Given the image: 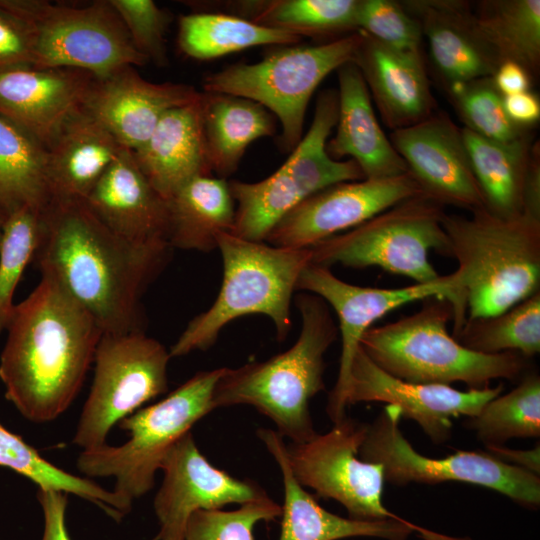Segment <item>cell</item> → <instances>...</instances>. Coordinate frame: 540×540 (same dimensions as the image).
<instances>
[{
    "mask_svg": "<svg viewBox=\"0 0 540 540\" xmlns=\"http://www.w3.org/2000/svg\"><path fill=\"white\" fill-rule=\"evenodd\" d=\"M170 246L131 243L106 228L84 201L51 200L40 213L32 262L103 333L143 331L142 294L164 267Z\"/></svg>",
    "mask_w": 540,
    "mask_h": 540,
    "instance_id": "obj_1",
    "label": "cell"
},
{
    "mask_svg": "<svg viewBox=\"0 0 540 540\" xmlns=\"http://www.w3.org/2000/svg\"><path fill=\"white\" fill-rule=\"evenodd\" d=\"M6 330L0 357L6 398L33 423L55 420L81 390L102 330L45 275L16 304Z\"/></svg>",
    "mask_w": 540,
    "mask_h": 540,
    "instance_id": "obj_2",
    "label": "cell"
},
{
    "mask_svg": "<svg viewBox=\"0 0 540 540\" xmlns=\"http://www.w3.org/2000/svg\"><path fill=\"white\" fill-rule=\"evenodd\" d=\"M296 304L301 331L296 343L283 353L238 368L224 367L212 395L213 409L246 404L256 408L291 442L312 439L310 400L325 388L324 355L336 340L338 327L320 297L300 294Z\"/></svg>",
    "mask_w": 540,
    "mask_h": 540,
    "instance_id": "obj_3",
    "label": "cell"
},
{
    "mask_svg": "<svg viewBox=\"0 0 540 540\" xmlns=\"http://www.w3.org/2000/svg\"><path fill=\"white\" fill-rule=\"evenodd\" d=\"M467 318L499 314L540 291V219L503 218L486 209L442 220Z\"/></svg>",
    "mask_w": 540,
    "mask_h": 540,
    "instance_id": "obj_4",
    "label": "cell"
},
{
    "mask_svg": "<svg viewBox=\"0 0 540 540\" xmlns=\"http://www.w3.org/2000/svg\"><path fill=\"white\" fill-rule=\"evenodd\" d=\"M423 301L417 312L371 327L361 338V348L382 370L412 383L462 382L469 389H484L496 379L520 380L528 371L529 359L517 352L483 354L464 347L447 330L451 303Z\"/></svg>",
    "mask_w": 540,
    "mask_h": 540,
    "instance_id": "obj_5",
    "label": "cell"
},
{
    "mask_svg": "<svg viewBox=\"0 0 540 540\" xmlns=\"http://www.w3.org/2000/svg\"><path fill=\"white\" fill-rule=\"evenodd\" d=\"M217 248L223 262L219 294L188 323L169 350L171 357L207 350L227 323L248 314L268 316L279 341L289 333L290 303L301 272L311 263L310 248L266 245L229 232L218 235Z\"/></svg>",
    "mask_w": 540,
    "mask_h": 540,
    "instance_id": "obj_6",
    "label": "cell"
},
{
    "mask_svg": "<svg viewBox=\"0 0 540 540\" xmlns=\"http://www.w3.org/2000/svg\"><path fill=\"white\" fill-rule=\"evenodd\" d=\"M223 371L198 372L164 399L122 419L118 425L129 439L119 446L82 450L78 470L88 478H114L113 491L131 502L144 496L169 450L214 410L213 390Z\"/></svg>",
    "mask_w": 540,
    "mask_h": 540,
    "instance_id": "obj_7",
    "label": "cell"
},
{
    "mask_svg": "<svg viewBox=\"0 0 540 540\" xmlns=\"http://www.w3.org/2000/svg\"><path fill=\"white\" fill-rule=\"evenodd\" d=\"M337 116L338 92H321L309 130L278 170L254 183L229 182L236 204L231 234L262 242L286 214L313 194L336 183L365 179L354 160H334L326 151Z\"/></svg>",
    "mask_w": 540,
    "mask_h": 540,
    "instance_id": "obj_8",
    "label": "cell"
},
{
    "mask_svg": "<svg viewBox=\"0 0 540 540\" xmlns=\"http://www.w3.org/2000/svg\"><path fill=\"white\" fill-rule=\"evenodd\" d=\"M359 30L318 45H287L253 64L237 63L208 75L204 92L243 97L266 108L281 125V145L293 150L302 139L308 103L319 84L353 61Z\"/></svg>",
    "mask_w": 540,
    "mask_h": 540,
    "instance_id": "obj_9",
    "label": "cell"
},
{
    "mask_svg": "<svg viewBox=\"0 0 540 540\" xmlns=\"http://www.w3.org/2000/svg\"><path fill=\"white\" fill-rule=\"evenodd\" d=\"M443 207L423 193L413 196L310 247L311 263L327 268L377 266L418 284L432 283L441 275L429 260L430 250L449 256Z\"/></svg>",
    "mask_w": 540,
    "mask_h": 540,
    "instance_id": "obj_10",
    "label": "cell"
},
{
    "mask_svg": "<svg viewBox=\"0 0 540 540\" xmlns=\"http://www.w3.org/2000/svg\"><path fill=\"white\" fill-rule=\"evenodd\" d=\"M27 24L33 66L68 67L101 77L148 61L134 47L110 0L85 5L46 0H0Z\"/></svg>",
    "mask_w": 540,
    "mask_h": 540,
    "instance_id": "obj_11",
    "label": "cell"
},
{
    "mask_svg": "<svg viewBox=\"0 0 540 540\" xmlns=\"http://www.w3.org/2000/svg\"><path fill=\"white\" fill-rule=\"evenodd\" d=\"M170 352L143 331L103 333L94 355V378L73 443L101 447L122 419L168 390Z\"/></svg>",
    "mask_w": 540,
    "mask_h": 540,
    "instance_id": "obj_12",
    "label": "cell"
},
{
    "mask_svg": "<svg viewBox=\"0 0 540 540\" xmlns=\"http://www.w3.org/2000/svg\"><path fill=\"white\" fill-rule=\"evenodd\" d=\"M401 418L397 407L386 405L374 421L368 423L359 450L361 460L382 466L385 481L399 486L413 482L469 483L497 491L526 508L539 507V475L506 464L486 451H456L444 458L422 455L403 435Z\"/></svg>",
    "mask_w": 540,
    "mask_h": 540,
    "instance_id": "obj_13",
    "label": "cell"
},
{
    "mask_svg": "<svg viewBox=\"0 0 540 540\" xmlns=\"http://www.w3.org/2000/svg\"><path fill=\"white\" fill-rule=\"evenodd\" d=\"M296 290L323 299L336 312L341 334L338 377L326 407L333 424L346 417L347 392L352 361L360 341L373 323L405 304L431 297L447 299L453 308V332L456 335L467 318L465 295L456 271L426 284L401 288H374L347 283L329 268L309 263L301 272Z\"/></svg>",
    "mask_w": 540,
    "mask_h": 540,
    "instance_id": "obj_14",
    "label": "cell"
},
{
    "mask_svg": "<svg viewBox=\"0 0 540 540\" xmlns=\"http://www.w3.org/2000/svg\"><path fill=\"white\" fill-rule=\"evenodd\" d=\"M367 429V423L346 416L325 434L290 442L285 451L291 472L302 487L340 503L351 519L405 521L383 503L382 466L359 457Z\"/></svg>",
    "mask_w": 540,
    "mask_h": 540,
    "instance_id": "obj_15",
    "label": "cell"
},
{
    "mask_svg": "<svg viewBox=\"0 0 540 540\" xmlns=\"http://www.w3.org/2000/svg\"><path fill=\"white\" fill-rule=\"evenodd\" d=\"M419 194L422 191L409 172L389 178L336 183L286 214L266 240L282 248H310Z\"/></svg>",
    "mask_w": 540,
    "mask_h": 540,
    "instance_id": "obj_16",
    "label": "cell"
},
{
    "mask_svg": "<svg viewBox=\"0 0 540 540\" xmlns=\"http://www.w3.org/2000/svg\"><path fill=\"white\" fill-rule=\"evenodd\" d=\"M160 469L163 481L153 502L160 529L152 540H183L187 521L197 510L222 509L268 496L256 482L213 466L191 431L169 450Z\"/></svg>",
    "mask_w": 540,
    "mask_h": 540,
    "instance_id": "obj_17",
    "label": "cell"
},
{
    "mask_svg": "<svg viewBox=\"0 0 540 540\" xmlns=\"http://www.w3.org/2000/svg\"><path fill=\"white\" fill-rule=\"evenodd\" d=\"M503 384L461 391L450 385L419 384L396 378L377 366L359 346L347 392V406L360 402H383L397 407L401 416L414 420L436 444L451 437L453 419L476 416Z\"/></svg>",
    "mask_w": 540,
    "mask_h": 540,
    "instance_id": "obj_18",
    "label": "cell"
},
{
    "mask_svg": "<svg viewBox=\"0 0 540 540\" xmlns=\"http://www.w3.org/2000/svg\"><path fill=\"white\" fill-rule=\"evenodd\" d=\"M389 140L422 193L471 212L485 203L471 167L462 128L443 111L392 131Z\"/></svg>",
    "mask_w": 540,
    "mask_h": 540,
    "instance_id": "obj_19",
    "label": "cell"
},
{
    "mask_svg": "<svg viewBox=\"0 0 540 540\" xmlns=\"http://www.w3.org/2000/svg\"><path fill=\"white\" fill-rule=\"evenodd\" d=\"M96 76L68 67L25 66L0 72V115L45 148L82 111Z\"/></svg>",
    "mask_w": 540,
    "mask_h": 540,
    "instance_id": "obj_20",
    "label": "cell"
},
{
    "mask_svg": "<svg viewBox=\"0 0 540 540\" xmlns=\"http://www.w3.org/2000/svg\"><path fill=\"white\" fill-rule=\"evenodd\" d=\"M201 92L182 83H154L144 79L134 66H123L96 77L85 103L94 116L131 151L151 135L170 110L197 101Z\"/></svg>",
    "mask_w": 540,
    "mask_h": 540,
    "instance_id": "obj_21",
    "label": "cell"
},
{
    "mask_svg": "<svg viewBox=\"0 0 540 540\" xmlns=\"http://www.w3.org/2000/svg\"><path fill=\"white\" fill-rule=\"evenodd\" d=\"M400 2L419 23L431 64L446 91L458 84L492 77L500 60L483 37L470 2Z\"/></svg>",
    "mask_w": 540,
    "mask_h": 540,
    "instance_id": "obj_22",
    "label": "cell"
},
{
    "mask_svg": "<svg viewBox=\"0 0 540 540\" xmlns=\"http://www.w3.org/2000/svg\"><path fill=\"white\" fill-rule=\"evenodd\" d=\"M84 202L117 236L138 245L170 246L168 202L142 173L131 150L121 149Z\"/></svg>",
    "mask_w": 540,
    "mask_h": 540,
    "instance_id": "obj_23",
    "label": "cell"
},
{
    "mask_svg": "<svg viewBox=\"0 0 540 540\" xmlns=\"http://www.w3.org/2000/svg\"><path fill=\"white\" fill-rule=\"evenodd\" d=\"M257 436L278 464L283 480L284 502L279 540H341L372 537L407 540L418 533L423 540H463L421 527L409 520L360 521L341 517L324 509L302 487L289 467L283 437L272 429L260 428Z\"/></svg>",
    "mask_w": 540,
    "mask_h": 540,
    "instance_id": "obj_24",
    "label": "cell"
},
{
    "mask_svg": "<svg viewBox=\"0 0 540 540\" xmlns=\"http://www.w3.org/2000/svg\"><path fill=\"white\" fill-rule=\"evenodd\" d=\"M360 32L353 62L385 125L394 131L430 116L435 101L422 51L399 50Z\"/></svg>",
    "mask_w": 540,
    "mask_h": 540,
    "instance_id": "obj_25",
    "label": "cell"
},
{
    "mask_svg": "<svg viewBox=\"0 0 540 540\" xmlns=\"http://www.w3.org/2000/svg\"><path fill=\"white\" fill-rule=\"evenodd\" d=\"M338 116L336 132L326 143L334 160L349 156L365 179H382L408 173L404 160L385 135L372 107L362 74L353 61L337 70Z\"/></svg>",
    "mask_w": 540,
    "mask_h": 540,
    "instance_id": "obj_26",
    "label": "cell"
},
{
    "mask_svg": "<svg viewBox=\"0 0 540 540\" xmlns=\"http://www.w3.org/2000/svg\"><path fill=\"white\" fill-rule=\"evenodd\" d=\"M201 97L202 92L197 101L168 111L132 151L142 173L166 200L191 179L211 175Z\"/></svg>",
    "mask_w": 540,
    "mask_h": 540,
    "instance_id": "obj_27",
    "label": "cell"
},
{
    "mask_svg": "<svg viewBox=\"0 0 540 540\" xmlns=\"http://www.w3.org/2000/svg\"><path fill=\"white\" fill-rule=\"evenodd\" d=\"M123 147L85 108L47 146L50 201H85Z\"/></svg>",
    "mask_w": 540,
    "mask_h": 540,
    "instance_id": "obj_28",
    "label": "cell"
},
{
    "mask_svg": "<svg viewBox=\"0 0 540 540\" xmlns=\"http://www.w3.org/2000/svg\"><path fill=\"white\" fill-rule=\"evenodd\" d=\"M202 125L212 172L225 179L233 174L255 140L273 136L275 118L252 100L202 92Z\"/></svg>",
    "mask_w": 540,
    "mask_h": 540,
    "instance_id": "obj_29",
    "label": "cell"
},
{
    "mask_svg": "<svg viewBox=\"0 0 540 540\" xmlns=\"http://www.w3.org/2000/svg\"><path fill=\"white\" fill-rule=\"evenodd\" d=\"M167 202L171 248L208 252L217 248L220 233L232 231L235 201L223 178L197 176Z\"/></svg>",
    "mask_w": 540,
    "mask_h": 540,
    "instance_id": "obj_30",
    "label": "cell"
},
{
    "mask_svg": "<svg viewBox=\"0 0 540 540\" xmlns=\"http://www.w3.org/2000/svg\"><path fill=\"white\" fill-rule=\"evenodd\" d=\"M462 134L485 209L503 218L522 214L533 133L508 142L487 139L464 127Z\"/></svg>",
    "mask_w": 540,
    "mask_h": 540,
    "instance_id": "obj_31",
    "label": "cell"
},
{
    "mask_svg": "<svg viewBox=\"0 0 540 540\" xmlns=\"http://www.w3.org/2000/svg\"><path fill=\"white\" fill-rule=\"evenodd\" d=\"M300 40L290 32L228 13L192 12L178 22V48L196 60H210L261 45H295Z\"/></svg>",
    "mask_w": 540,
    "mask_h": 540,
    "instance_id": "obj_32",
    "label": "cell"
},
{
    "mask_svg": "<svg viewBox=\"0 0 540 540\" xmlns=\"http://www.w3.org/2000/svg\"><path fill=\"white\" fill-rule=\"evenodd\" d=\"M46 148L0 115V213L5 219L30 207L42 211L49 203Z\"/></svg>",
    "mask_w": 540,
    "mask_h": 540,
    "instance_id": "obj_33",
    "label": "cell"
},
{
    "mask_svg": "<svg viewBox=\"0 0 540 540\" xmlns=\"http://www.w3.org/2000/svg\"><path fill=\"white\" fill-rule=\"evenodd\" d=\"M476 23L500 63L521 65L531 77L540 67V1L483 0L473 9Z\"/></svg>",
    "mask_w": 540,
    "mask_h": 540,
    "instance_id": "obj_34",
    "label": "cell"
},
{
    "mask_svg": "<svg viewBox=\"0 0 540 540\" xmlns=\"http://www.w3.org/2000/svg\"><path fill=\"white\" fill-rule=\"evenodd\" d=\"M226 6L228 14L299 37L357 31L358 0L235 1Z\"/></svg>",
    "mask_w": 540,
    "mask_h": 540,
    "instance_id": "obj_35",
    "label": "cell"
},
{
    "mask_svg": "<svg viewBox=\"0 0 540 540\" xmlns=\"http://www.w3.org/2000/svg\"><path fill=\"white\" fill-rule=\"evenodd\" d=\"M0 466L23 475L38 488L63 491L87 500L116 521L132 509L133 502L107 490L88 477L67 472L46 460L23 438L0 422Z\"/></svg>",
    "mask_w": 540,
    "mask_h": 540,
    "instance_id": "obj_36",
    "label": "cell"
},
{
    "mask_svg": "<svg viewBox=\"0 0 540 540\" xmlns=\"http://www.w3.org/2000/svg\"><path fill=\"white\" fill-rule=\"evenodd\" d=\"M483 354L517 352L530 359L540 352V291L493 316L466 318L453 336Z\"/></svg>",
    "mask_w": 540,
    "mask_h": 540,
    "instance_id": "obj_37",
    "label": "cell"
},
{
    "mask_svg": "<svg viewBox=\"0 0 540 540\" xmlns=\"http://www.w3.org/2000/svg\"><path fill=\"white\" fill-rule=\"evenodd\" d=\"M468 425L485 447L503 446L512 438H539V374L528 370L514 389L487 402Z\"/></svg>",
    "mask_w": 540,
    "mask_h": 540,
    "instance_id": "obj_38",
    "label": "cell"
},
{
    "mask_svg": "<svg viewBox=\"0 0 540 540\" xmlns=\"http://www.w3.org/2000/svg\"><path fill=\"white\" fill-rule=\"evenodd\" d=\"M40 210L23 207L4 222L0 243V333L14 313V295L38 244Z\"/></svg>",
    "mask_w": 540,
    "mask_h": 540,
    "instance_id": "obj_39",
    "label": "cell"
},
{
    "mask_svg": "<svg viewBox=\"0 0 540 540\" xmlns=\"http://www.w3.org/2000/svg\"><path fill=\"white\" fill-rule=\"evenodd\" d=\"M448 97L466 129L487 139L508 142L529 133L530 127L515 124L507 116L503 96L492 77L475 79L455 85Z\"/></svg>",
    "mask_w": 540,
    "mask_h": 540,
    "instance_id": "obj_40",
    "label": "cell"
},
{
    "mask_svg": "<svg viewBox=\"0 0 540 540\" xmlns=\"http://www.w3.org/2000/svg\"><path fill=\"white\" fill-rule=\"evenodd\" d=\"M282 507L269 496L241 504L237 509H201L189 517L183 540H255L259 522L280 518Z\"/></svg>",
    "mask_w": 540,
    "mask_h": 540,
    "instance_id": "obj_41",
    "label": "cell"
},
{
    "mask_svg": "<svg viewBox=\"0 0 540 540\" xmlns=\"http://www.w3.org/2000/svg\"><path fill=\"white\" fill-rule=\"evenodd\" d=\"M356 28L387 46L422 51L420 25L400 1L358 0Z\"/></svg>",
    "mask_w": 540,
    "mask_h": 540,
    "instance_id": "obj_42",
    "label": "cell"
},
{
    "mask_svg": "<svg viewBox=\"0 0 540 540\" xmlns=\"http://www.w3.org/2000/svg\"><path fill=\"white\" fill-rule=\"evenodd\" d=\"M128 35L147 61L158 67L168 64L166 35L172 14L152 0H110Z\"/></svg>",
    "mask_w": 540,
    "mask_h": 540,
    "instance_id": "obj_43",
    "label": "cell"
},
{
    "mask_svg": "<svg viewBox=\"0 0 540 540\" xmlns=\"http://www.w3.org/2000/svg\"><path fill=\"white\" fill-rule=\"evenodd\" d=\"M33 44L23 19L0 3V72L33 66Z\"/></svg>",
    "mask_w": 540,
    "mask_h": 540,
    "instance_id": "obj_44",
    "label": "cell"
},
{
    "mask_svg": "<svg viewBox=\"0 0 540 540\" xmlns=\"http://www.w3.org/2000/svg\"><path fill=\"white\" fill-rule=\"evenodd\" d=\"M68 495L63 491L37 488L36 497L44 518L41 540H71L66 526Z\"/></svg>",
    "mask_w": 540,
    "mask_h": 540,
    "instance_id": "obj_45",
    "label": "cell"
},
{
    "mask_svg": "<svg viewBox=\"0 0 540 540\" xmlns=\"http://www.w3.org/2000/svg\"><path fill=\"white\" fill-rule=\"evenodd\" d=\"M503 106L510 120L522 127H530L540 118L539 98L530 90L503 96Z\"/></svg>",
    "mask_w": 540,
    "mask_h": 540,
    "instance_id": "obj_46",
    "label": "cell"
},
{
    "mask_svg": "<svg viewBox=\"0 0 540 540\" xmlns=\"http://www.w3.org/2000/svg\"><path fill=\"white\" fill-rule=\"evenodd\" d=\"M531 78L521 65L512 61L500 63L492 75L493 83L502 96L528 91Z\"/></svg>",
    "mask_w": 540,
    "mask_h": 540,
    "instance_id": "obj_47",
    "label": "cell"
},
{
    "mask_svg": "<svg viewBox=\"0 0 540 540\" xmlns=\"http://www.w3.org/2000/svg\"><path fill=\"white\" fill-rule=\"evenodd\" d=\"M523 213L540 219V149L539 142L532 146L524 183Z\"/></svg>",
    "mask_w": 540,
    "mask_h": 540,
    "instance_id": "obj_48",
    "label": "cell"
},
{
    "mask_svg": "<svg viewBox=\"0 0 540 540\" xmlns=\"http://www.w3.org/2000/svg\"><path fill=\"white\" fill-rule=\"evenodd\" d=\"M486 452L498 460L527 470L535 475L540 473V447L535 446L530 450H517L504 446L486 447Z\"/></svg>",
    "mask_w": 540,
    "mask_h": 540,
    "instance_id": "obj_49",
    "label": "cell"
},
{
    "mask_svg": "<svg viewBox=\"0 0 540 540\" xmlns=\"http://www.w3.org/2000/svg\"><path fill=\"white\" fill-rule=\"evenodd\" d=\"M4 222H5V217L0 213V243L2 239V231H3Z\"/></svg>",
    "mask_w": 540,
    "mask_h": 540,
    "instance_id": "obj_50",
    "label": "cell"
}]
</instances>
